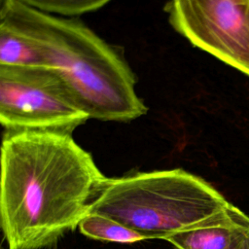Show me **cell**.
Segmentation results:
<instances>
[{"label": "cell", "mask_w": 249, "mask_h": 249, "mask_svg": "<svg viewBox=\"0 0 249 249\" xmlns=\"http://www.w3.org/2000/svg\"><path fill=\"white\" fill-rule=\"evenodd\" d=\"M249 234V217L231 203L203 223L166 239L178 249H236Z\"/></svg>", "instance_id": "6"}, {"label": "cell", "mask_w": 249, "mask_h": 249, "mask_svg": "<svg viewBox=\"0 0 249 249\" xmlns=\"http://www.w3.org/2000/svg\"><path fill=\"white\" fill-rule=\"evenodd\" d=\"M107 177L71 133H5L0 215L9 249L53 246L79 227Z\"/></svg>", "instance_id": "1"}, {"label": "cell", "mask_w": 249, "mask_h": 249, "mask_svg": "<svg viewBox=\"0 0 249 249\" xmlns=\"http://www.w3.org/2000/svg\"><path fill=\"white\" fill-rule=\"evenodd\" d=\"M90 117L49 67L0 66V122L7 132L71 133Z\"/></svg>", "instance_id": "4"}, {"label": "cell", "mask_w": 249, "mask_h": 249, "mask_svg": "<svg viewBox=\"0 0 249 249\" xmlns=\"http://www.w3.org/2000/svg\"><path fill=\"white\" fill-rule=\"evenodd\" d=\"M83 234L88 237L118 243H133L146 240L139 233L105 216L89 213L79 225Z\"/></svg>", "instance_id": "8"}, {"label": "cell", "mask_w": 249, "mask_h": 249, "mask_svg": "<svg viewBox=\"0 0 249 249\" xmlns=\"http://www.w3.org/2000/svg\"><path fill=\"white\" fill-rule=\"evenodd\" d=\"M236 249H249V234Z\"/></svg>", "instance_id": "10"}, {"label": "cell", "mask_w": 249, "mask_h": 249, "mask_svg": "<svg viewBox=\"0 0 249 249\" xmlns=\"http://www.w3.org/2000/svg\"><path fill=\"white\" fill-rule=\"evenodd\" d=\"M20 3L50 15L73 17L96 11L111 0H18Z\"/></svg>", "instance_id": "9"}, {"label": "cell", "mask_w": 249, "mask_h": 249, "mask_svg": "<svg viewBox=\"0 0 249 249\" xmlns=\"http://www.w3.org/2000/svg\"><path fill=\"white\" fill-rule=\"evenodd\" d=\"M230 204L205 180L176 168L106 178L89 213L110 218L145 239L166 240Z\"/></svg>", "instance_id": "3"}, {"label": "cell", "mask_w": 249, "mask_h": 249, "mask_svg": "<svg viewBox=\"0 0 249 249\" xmlns=\"http://www.w3.org/2000/svg\"><path fill=\"white\" fill-rule=\"evenodd\" d=\"M166 11L194 46L249 76V0H170Z\"/></svg>", "instance_id": "5"}, {"label": "cell", "mask_w": 249, "mask_h": 249, "mask_svg": "<svg viewBox=\"0 0 249 249\" xmlns=\"http://www.w3.org/2000/svg\"><path fill=\"white\" fill-rule=\"evenodd\" d=\"M0 66L46 67L36 44L7 21L0 20Z\"/></svg>", "instance_id": "7"}, {"label": "cell", "mask_w": 249, "mask_h": 249, "mask_svg": "<svg viewBox=\"0 0 249 249\" xmlns=\"http://www.w3.org/2000/svg\"><path fill=\"white\" fill-rule=\"evenodd\" d=\"M0 20L36 44L46 67L66 83L90 119L130 122L147 113L128 64L81 21L42 13L18 0H0Z\"/></svg>", "instance_id": "2"}]
</instances>
